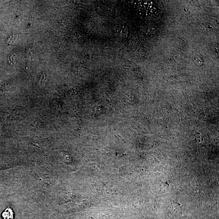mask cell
Masks as SVG:
<instances>
[{"label": "cell", "mask_w": 219, "mask_h": 219, "mask_svg": "<svg viewBox=\"0 0 219 219\" xmlns=\"http://www.w3.org/2000/svg\"><path fill=\"white\" fill-rule=\"evenodd\" d=\"M3 219H13L14 213L12 210L10 208H8L2 214Z\"/></svg>", "instance_id": "1"}, {"label": "cell", "mask_w": 219, "mask_h": 219, "mask_svg": "<svg viewBox=\"0 0 219 219\" xmlns=\"http://www.w3.org/2000/svg\"><path fill=\"white\" fill-rule=\"evenodd\" d=\"M16 38L15 35L11 36L9 38V40H8V43H9V44H12V43L14 41V40H15V39H16Z\"/></svg>", "instance_id": "2"}]
</instances>
